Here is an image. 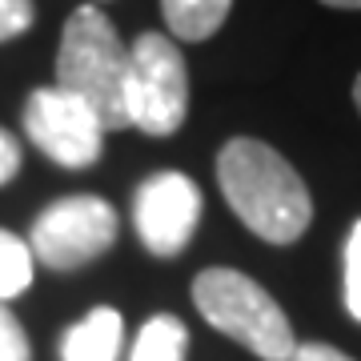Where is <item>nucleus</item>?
<instances>
[{"label": "nucleus", "mask_w": 361, "mask_h": 361, "mask_svg": "<svg viewBox=\"0 0 361 361\" xmlns=\"http://www.w3.org/2000/svg\"><path fill=\"white\" fill-rule=\"evenodd\" d=\"M217 185L229 209L269 245H293L313 221V197L305 180L273 145L233 137L217 153Z\"/></svg>", "instance_id": "f257e3e1"}, {"label": "nucleus", "mask_w": 361, "mask_h": 361, "mask_svg": "<svg viewBox=\"0 0 361 361\" xmlns=\"http://www.w3.org/2000/svg\"><path fill=\"white\" fill-rule=\"evenodd\" d=\"M125 77H129V44L121 40L116 25L97 4H80L61 28L56 89L80 97L101 116L104 133H113V129H129Z\"/></svg>", "instance_id": "f03ea898"}, {"label": "nucleus", "mask_w": 361, "mask_h": 361, "mask_svg": "<svg viewBox=\"0 0 361 361\" xmlns=\"http://www.w3.org/2000/svg\"><path fill=\"white\" fill-rule=\"evenodd\" d=\"M193 305L217 334L233 337L237 345H245L261 361H289V353L297 349L285 310L273 301L265 285H257L245 273L225 269V265L197 273Z\"/></svg>", "instance_id": "7ed1b4c3"}, {"label": "nucleus", "mask_w": 361, "mask_h": 361, "mask_svg": "<svg viewBox=\"0 0 361 361\" xmlns=\"http://www.w3.org/2000/svg\"><path fill=\"white\" fill-rule=\"evenodd\" d=\"M189 113V68L165 32H141L129 44L125 116L149 137H173Z\"/></svg>", "instance_id": "20e7f679"}, {"label": "nucleus", "mask_w": 361, "mask_h": 361, "mask_svg": "<svg viewBox=\"0 0 361 361\" xmlns=\"http://www.w3.org/2000/svg\"><path fill=\"white\" fill-rule=\"evenodd\" d=\"M116 209L104 197L80 193V197H61L49 209H40L28 233V249L40 265L56 273L85 269L89 261L116 245Z\"/></svg>", "instance_id": "39448f33"}, {"label": "nucleus", "mask_w": 361, "mask_h": 361, "mask_svg": "<svg viewBox=\"0 0 361 361\" xmlns=\"http://www.w3.org/2000/svg\"><path fill=\"white\" fill-rule=\"evenodd\" d=\"M25 133L61 169H89L104 149V125L89 104L65 89H32L25 101Z\"/></svg>", "instance_id": "423d86ee"}, {"label": "nucleus", "mask_w": 361, "mask_h": 361, "mask_svg": "<svg viewBox=\"0 0 361 361\" xmlns=\"http://www.w3.org/2000/svg\"><path fill=\"white\" fill-rule=\"evenodd\" d=\"M201 213H205V201H201L197 180L177 169L145 177L133 193V225L153 257L185 253V245L193 241L197 225H201Z\"/></svg>", "instance_id": "0eeeda50"}, {"label": "nucleus", "mask_w": 361, "mask_h": 361, "mask_svg": "<svg viewBox=\"0 0 361 361\" xmlns=\"http://www.w3.org/2000/svg\"><path fill=\"white\" fill-rule=\"evenodd\" d=\"M125 345V322L113 305H97L61 337V361H116Z\"/></svg>", "instance_id": "6e6552de"}, {"label": "nucleus", "mask_w": 361, "mask_h": 361, "mask_svg": "<svg viewBox=\"0 0 361 361\" xmlns=\"http://www.w3.org/2000/svg\"><path fill=\"white\" fill-rule=\"evenodd\" d=\"M233 0H161V16H165L169 32L177 40H209L225 25Z\"/></svg>", "instance_id": "1a4fd4ad"}, {"label": "nucleus", "mask_w": 361, "mask_h": 361, "mask_svg": "<svg viewBox=\"0 0 361 361\" xmlns=\"http://www.w3.org/2000/svg\"><path fill=\"white\" fill-rule=\"evenodd\" d=\"M189 329L173 313H157L137 329V341L129 349V361H185Z\"/></svg>", "instance_id": "9d476101"}, {"label": "nucleus", "mask_w": 361, "mask_h": 361, "mask_svg": "<svg viewBox=\"0 0 361 361\" xmlns=\"http://www.w3.org/2000/svg\"><path fill=\"white\" fill-rule=\"evenodd\" d=\"M32 273H37V257L28 249L25 237L0 229V301L8 305L13 297H20L32 285Z\"/></svg>", "instance_id": "9b49d317"}, {"label": "nucleus", "mask_w": 361, "mask_h": 361, "mask_svg": "<svg viewBox=\"0 0 361 361\" xmlns=\"http://www.w3.org/2000/svg\"><path fill=\"white\" fill-rule=\"evenodd\" d=\"M345 310L353 322H361V217L345 237Z\"/></svg>", "instance_id": "f8f14e48"}, {"label": "nucleus", "mask_w": 361, "mask_h": 361, "mask_svg": "<svg viewBox=\"0 0 361 361\" xmlns=\"http://www.w3.org/2000/svg\"><path fill=\"white\" fill-rule=\"evenodd\" d=\"M0 361H32V345H28L25 325L8 313L4 301H0Z\"/></svg>", "instance_id": "ddd939ff"}, {"label": "nucleus", "mask_w": 361, "mask_h": 361, "mask_svg": "<svg viewBox=\"0 0 361 361\" xmlns=\"http://www.w3.org/2000/svg\"><path fill=\"white\" fill-rule=\"evenodd\" d=\"M32 16H37L32 13V0H0V44L28 32Z\"/></svg>", "instance_id": "4468645a"}, {"label": "nucleus", "mask_w": 361, "mask_h": 361, "mask_svg": "<svg viewBox=\"0 0 361 361\" xmlns=\"http://www.w3.org/2000/svg\"><path fill=\"white\" fill-rule=\"evenodd\" d=\"M16 173H20V145L8 129H0V185H8Z\"/></svg>", "instance_id": "2eb2a0df"}, {"label": "nucleus", "mask_w": 361, "mask_h": 361, "mask_svg": "<svg viewBox=\"0 0 361 361\" xmlns=\"http://www.w3.org/2000/svg\"><path fill=\"white\" fill-rule=\"evenodd\" d=\"M289 361H353V357H345L341 349L325 345V341H305V345H297L289 353Z\"/></svg>", "instance_id": "dca6fc26"}, {"label": "nucleus", "mask_w": 361, "mask_h": 361, "mask_svg": "<svg viewBox=\"0 0 361 361\" xmlns=\"http://www.w3.org/2000/svg\"><path fill=\"white\" fill-rule=\"evenodd\" d=\"M329 8H361V0H322Z\"/></svg>", "instance_id": "f3484780"}, {"label": "nucleus", "mask_w": 361, "mask_h": 361, "mask_svg": "<svg viewBox=\"0 0 361 361\" xmlns=\"http://www.w3.org/2000/svg\"><path fill=\"white\" fill-rule=\"evenodd\" d=\"M353 104H357V113H361V77L353 80Z\"/></svg>", "instance_id": "a211bd4d"}]
</instances>
